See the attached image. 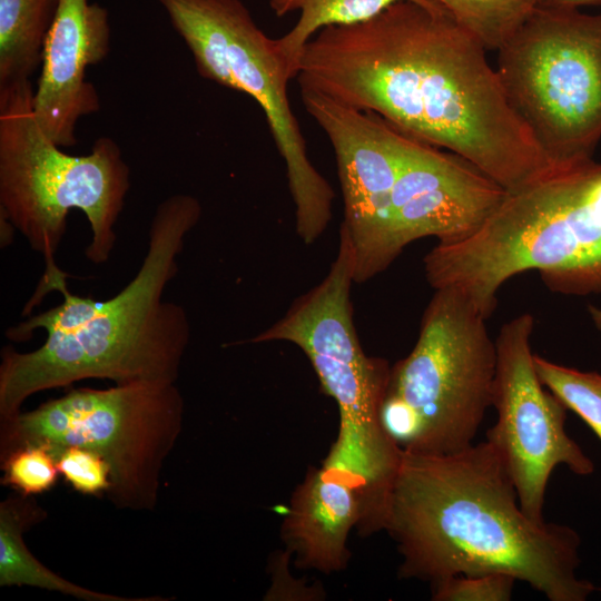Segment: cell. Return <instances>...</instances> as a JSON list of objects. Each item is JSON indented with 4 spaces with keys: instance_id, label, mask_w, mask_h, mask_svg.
Masks as SVG:
<instances>
[{
    "instance_id": "obj_1",
    "label": "cell",
    "mask_w": 601,
    "mask_h": 601,
    "mask_svg": "<svg viewBox=\"0 0 601 601\" xmlns=\"http://www.w3.org/2000/svg\"><path fill=\"white\" fill-rule=\"evenodd\" d=\"M486 50L442 7L403 0L366 21L319 30L296 78L513 191L554 168L509 104Z\"/></svg>"
},
{
    "instance_id": "obj_2",
    "label": "cell",
    "mask_w": 601,
    "mask_h": 601,
    "mask_svg": "<svg viewBox=\"0 0 601 601\" xmlns=\"http://www.w3.org/2000/svg\"><path fill=\"white\" fill-rule=\"evenodd\" d=\"M384 530L402 556L401 579L506 573L550 601H584L598 590L577 575L580 534L523 512L486 440L449 454L403 451Z\"/></svg>"
},
{
    "instance_id": "obj_3",
    "label": "cell",
    "mask_w": 601,
    "mask_h": 601,
    "mask_svg": "<svg viewBox=\"0 0 601 601\" xmlns=\"http://www.w3.org/2000/svg\"><path fill=\"white\" fill-rule=\"evenodd\" d=\"M188 194L162 200L154 214L148 247L134 278L115 296L98 300L81 326L47 334L30 352L4 346L0 353V421L21 411L31 395L87 378L115 384L176 383L190 339L183 306L165 300L177 275L187 235L201 217Z\"/></svg>"
},
{
    "instance_id": "obj_4",
    "label": "cell",
    "mask_w": 601,
    "mask_h": 601,
    "mask_svg": "<svg viewBox=\"0 0 601 601\" xmlns=\"http://www.w3.org/2000/svg\"><path fill=\"white\" fill-rule=\"evenodd\" d=\"M434 288L463 294L487 319L511 277L535 269L565 295L601 294V162L555 168L504 198L469 237L424 257Z\"/></svg>"
},
{
    "instance_id": "obj_5",
    "label": "cell",
    "mask_w": 601,
    "mask_h": 601,
    "mask_svg": "<svg viewBox=\"0 0 601 601\" xmlns=\"http://www.w3.org/2000/svg\"><path fill=\"white\" fill-rule=\"evenodd\" d=\"M354 267L351 240L339 228L338 250L322 282L245 343L287 342L307 356L339 413L337 439L324 463L356 480L366 520L374 522L386 511L403 450L380 422L391 366L383 358L367 356L359 344L351 302Z\"/></svg>"
},
{
    "instance_id": "obj_6",
    "label": "cell",
    "mask_w": 601,
    "mask_h": 601,
    "mask_svg": "<svg viewBox=\"0 0 601 601\" xmlns=\"http://www.w3.org/2000/svg\"><path fill=\"white\" fill-rule=\"evenodd\" d=\"M33 99L30 80L0 86V215L49 263L69 213L78 209L91 230L85 255L104 264L117 240L130 168L109 137L98 138L87 155L65 152L39 125Z\"/></svg>"
},
{
    "instance_id": "obj_7",
    "label": "cell",
    "mask_w": 601,
    "mask_h": 601,
    "mask_svg": "<svg viewBox=\"0 0 601 601\" xmlns=\"http://www.w3.org/2000/svg\"><path fill=\"white\" fill-rule=\"evenodd\" d=\"M411 353L391 367L380 422L401 450L449 454L473 443L492 407L496 348L461 293L434 289Z\"/></svg>"
},
{
    "instance_id": "obj_8",
    "label": "cell",
    "mask_w": 601,
    "mask_h": 601,
    "mask_svg": "<svg viewBox=\"0 0 601 601\" xmlns=\"http://www.w3.org/2000/svg\"><path fill=\"white\" fill-rule=\"evenodd\" d=\"M184 414V397L175 383L73 388L0 421V460L32 444L47 446L53 456L69 446L90 450L110 467L106 496L117 509L154 511Z\"/></svg>"
},
{
    "instance_id": "obj_9",
    "label": "cell",
    "mask_w": 601,
    "mask_h": 601,
    "mask_svg": "<svg viewBox=\"0 0 601 601\" xmlns=\"http://www.w3.org/2000/svg\"><path fill=\"white\" fill-rule=\"evenodd\" d=\"M505 97L553 168L601 139V14L536 4L497 49Z\"/></svg>"
},
{
    "instance_id": "obj_10",
    "label": "cell",
    "mask_w": 601,
    "mask_h": 601,
    "mask_svg": "<svg viewBox=\"0 0 601 601\" xmlns=\"http://www.w3.org/2000/svg\"><path fill=\"white\" fill-rule=\"evenodd\" d=\"M157 1L191 52L198 73L260 106L286 166L297 235L306 245L315 243L332 219L335 195L309 160L275 39L257 26L240 0Z\"/></svg>"
},
{
    "instance_id": "obj_11",
    "label": "cell",
    "mask_w": 601,
    "mask_h": 601,
    "mask_svg": "<svg viewBox=\"0 0 601 601\" xmlns=\"http://www.w3.org/2000/svg\"><path fill=\"white\" fill-rule=\"evenodd\" d=\"M534 317L523 313L505 323L496 336L492 407L496 422L486 441L501 456L523 512L543 522L549 479L559 465L587 476L593 461L566 433L568 408L540 381L533 362Z\"/></svg>"
},
{
    "instance_id": "obj_12",
    "label": "cell",
    "mask_w": 601,
    "mask_h": 601,
    "mask_svg": "<svg viewBox=\"0 0 601 601\" xmlns=\"http://www.w3.org/2000/svg\"><path fill=\"white\" fill-rule=\"evenodd\" d=\"M306 111L334 150L343 196V228L354 250V280L365 283L384 272L383 234L394 184L411 137L381 116L308 88H300Z\"/></svg>"
},
{
    "instance_id": "obj_13",
    "label": "cell",
    "mask_w": 601,
    "mask_h": 601,
    "mask_svg": "<svg viewBox=\"0 0 601 601\" xmlns=\"http://www.w3.org/2000/svg\"><path fill=\"white\" fill-rule=\"evenodd\" d=\"M506 191L461 156L411 137L383 234L387 268L412 242L454 243L472 235Z\"/></svg>"
},
{
    "instance_id": "obj_14",
    "label": "cell",
    "mask_w": 601,
    "mask_h": 601,
    "mask_svg": "<svg viewBox=\"0 0 601 601\" xmlns=\"http://www.w3.org/2000/svg\"><path fill=\"white\" fill-rule=\"evenodd\" d=\"M108 10L89 0H58L43 48L35 89V115L46 135L61 148L77 144L78 121L100 108L95 86L87 81L89 66L110 50Z\"/></svg>"
},
{
    "instance_id": "obj_15",
    "label": "cell",
    "mask_w": 601,
    "mask_h": 601,
    "mask_svg": "<svg viewBox=\"0 0 601 601\" xmlns=\"http://www.w3.org/2000/svg\"><path fill=\"white\" fill-rule=\"evenodd\" d=\"M363 513L362 490L348 472L326 463L311 469L282 523V539L296 566L323 573L344 570L351 556L347 538Z\"/></svg>"
},
{
    "instance_id": "obj_16",
    "label": "cell",
    "mask_w": 601,
    "mask_h": 601,
    "mask_svg": "<svg viewBox=\"0 0 601 601\" xmlns=\"http://www.w3.org/2000/svg\"><path fill=\"white\" fill-rule=\"evenodd\" d=\"M47 512L32 496L18 492L0 502V587H32L83 601H165L162 597L128 598L78 585L45 566L23 536Z\"/></svg>"
},
{
    "instance_id": "obj_17",
    "label": "cell",
    "mask_w": 601,
    "mask_h": 601,
    "mask_svg": "<svg viewBox=\"0 0 601 601\" xmlns=\"http://www.w3.org/2000/svg\"><path fill=\"white\" fill-rule=\"evenodd\" d=\"M58 0H0V86L30 80L41 67Z\"/></svg>"
},
{
    "instance_id": "obj_18",
    "label": "cell",
    "mask_w": 601,
    "mask_h": 601,
    "mask_svg": "<svg viewBox=\"0 0 601 601\" xmlns=\"http://www.w3.org/2000/svg\"><path fill=\"white\" fill-rule=\"evenodd\" d=\"M398 1L403 0H298L300 14L297 22L283 37L275 39L289 79L296 78L303 49L319 30L366 21ZM408 1L439 6L430 0Z\"/></svg>"
},
{
    "instance_id": "obj_19",
    "label": "cell",
    "mask_w": 601,
    "mask_h": 601,
    "mask_svg": "<svg viewBox=\"0 0 601 601\" xmlns=\"http://www.w3.org/2000/svg\"><path fill=\"white\" fill-rule=\"evenodd\" d=\"M430 1L441 6L487 50H497L539 2V0Z\"/></svg>"
},
{
    "instance_id": "obj_20",
    "label": "cell",
    "mask_w": 601,
    "mask_h": 601,
    "mask_svg": "<svg viewBox=\"0 0 601 601\" xmlns=\"http://www.w3.org/2000/svg\"><path fill=\"white\" fill-rule=\"evenodd\" d=\"M541 383L574 412L601 441V374L533 356Z\"/></svg>"
},
{
    "instance_id": "obj_21",
    "label": "cell",
    "mask_w": 601,
    "mask_h": 601,
    "mask_svg": "<svg viewBox=\"0 0 601 601\" xmlns=\"http://www.w3.org/2000/svg\"><path fill=\"white\" fill-rule=\"evenodd\" d=\"M0 463L3 471L1 484L26 496L50 491L59 474L55 456L47 446L39 444L18 447Z\"/></svg>"
},
{
    "instance_id": "obj_22",
    "label": "cell",
    "mask_w": 601,
    "mask_h": 601,
    "mask_svg": "<svg viewBox=\"0 0 601 601\" xmlns=\"http://www.w3.org/2000/svg\"><path fill=\"white\" fill-rule=\"evenodd\" d=\"M516 579L506 573L460 574L434 583V601H509Z\"/></svg>"
},
{
    "instance_id": "obj_23",
    "label": "cell",
    "mask_w": 601,
    "mask_h": 601,
    "mask_svg": "<svg viewBox=\"0 0 601 601\" xmlns=\"http://www.w3.org/2000/svg\"><path fill=\"white\" fill-rule=\"evenodd\" d=\"M59 474L77 492L100 496L110 487V467L99 454L69 446L55 455Z\"/></svg>"
},
{
    "instance_id": "obj_24",
    "label": "cell",
    "mask_w": 601,
    "mask_h": 601,
    "mask_svg": "<svg viewBox=\"0 0 601 601\" xmlns=\"http://www.w3.org/2000/svg\"><path fill=\"white\" fill-rule=\"evenodd\" d=\"M538 4L555 8L579 9L584 6H599L601 0H539Z\"/></svg>"
},
{
    "instance_id": "obj_25",
    "label": "cell",
    "mask_w": 601,
    "mask_h": 601,
    "mask_svg": "<svg viewBox=\"0 0 601 601\" xmlns=\"http://www.w3.org/2000/svg\"><path fill=\"white\" fill-rule=\"evenodd\" d=\"M298 0H269L270 8L275 14L283 17L297 10Z\"/></svg>"
},
{
    "instance_id": "obj_26",
    "label": "cell",
    "mask_w": 601,
    "mask_h": 601,
    "mask_svg": "<svg viewBox=\"0 0 601 601\" xmlns=\"http://www.w3.org/2000/svg\"><path fill=\"white\" fill-rule=\"evenodd\" d=\"M587 309L595 331L601 337V308L594 305H589Z\"/></svg>"
}]
</instances>
